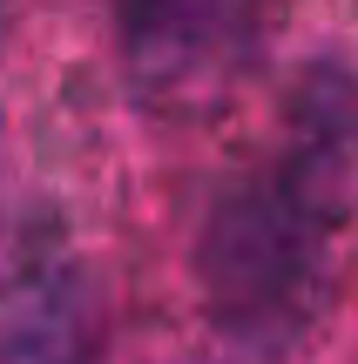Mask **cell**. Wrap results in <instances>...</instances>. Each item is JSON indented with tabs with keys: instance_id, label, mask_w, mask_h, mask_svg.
Segmentation results:
<instances>
[{
	"instance_id": "1",
	"label": "cell",
	"mask_w": 358,
	"mask_h": 364,
	"mask_svg": "<svg viewBox=\"0 0 358 364\" xmlns=\"http://www.w3.org/2000/svg\"><path fill=\"white\" fill-rule=\"evenodd\" d=\"M352 156H358L352 81L311 75V88L291 102L278 149L210 203L196 277L216 331L237 351L278 358L311 324L325 297L332 236L352 196Z\"/></svg>"
},
{
	"instance_id": "2",
	"label": "cell",
	"mask_w": 358,
	"mask_h": 364,
	"mask_svg": "<svg viewBox=\"0 0 358 364\" xmlns=\"http://www.w3.org/2000/svg\"><path fill=\"white\" fill-rule=\"evenodd\" d=\"M270 0H122V54L142 88H196L257 48Z\"/></svg>"
},
{
	"instance_id": "3",
	"label": "cell",
	"mask_w": 358,
	"mask_h": 364,
	"mask_svg": "<svg viewBox=\"0 0 358 364\" xmlns=\"http://www.w3.org/2000/svg\"><path fill=\"white\" fill-rule=\"evenodd\" d=\"M75 284L61 263H34L14 277L0 304V364H75L81 324H75Z\"/></svg>"
}]
</instances>
